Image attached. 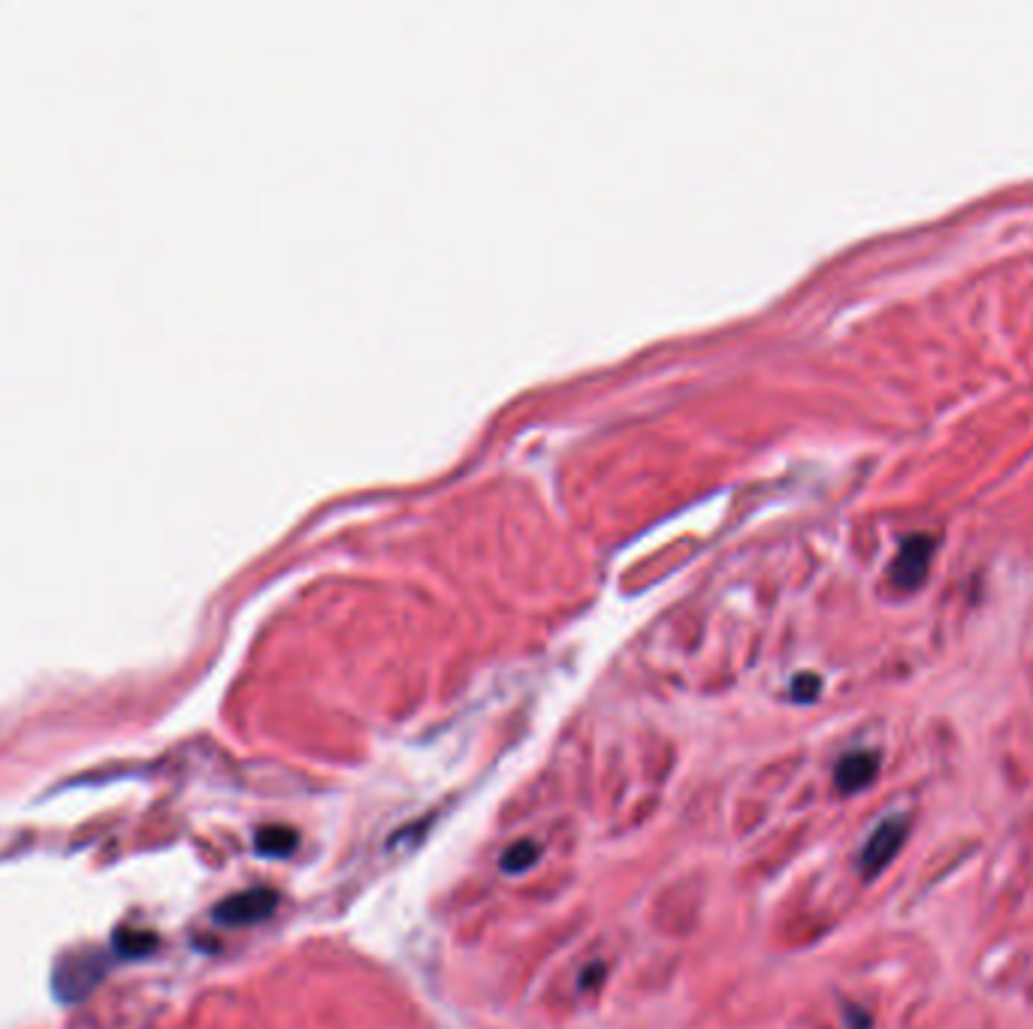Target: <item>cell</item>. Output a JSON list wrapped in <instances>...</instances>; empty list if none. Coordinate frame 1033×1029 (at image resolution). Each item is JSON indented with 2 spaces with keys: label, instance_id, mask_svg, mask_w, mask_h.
<instances>
[{
  "label": "cell",
  "instance_id": "cell-1",
  "mask_svg": "<svg viewBox=\"0 0 1033 1029\" xmlns=\"http://www.w3.org/2000/svg\"><path fill=\"white\" fill-rule=\"evenodd\" d=\"M906 833H910V822L904 815H889L876 831L868 836V843L861 845L859 852V873L861 879H876L894 857L901 855V848L906 843Z\"/></svg>",
  "mask_w": 1033,
  "mask_h": 1029
},
{
  "label": "cell",
  "instance_id": "cell-2",
  "mask_svg": "<svg viewBox=\"0 0 1033 1029\" xmlns=\"http://www.w3.org/2000/svg\"><path fill=\"white\" fill-rule=\"evenodd\" d=\"M279 897L267 888H251V891L233 893L227 900L215 909V921H222L227 927H248L267 921L269 914L276 912Z\"/></svg>",
  "mask_w": 1033,
  "mask_h": 1029
},
{
  "label": "cell",
  "instance_id": "cell-3",
  "mask_svg": "<svg viewBox=\"0 0 1033 1029\" xmlns=\"http://www.w3.org/2000/svg\"><path fill=\"white\" fill-rule=\"evenodd\" d=\"M930 553H934V538H928V534H913V538H906L892 565L894 586H901V589H916L918 583L925 580V574H928Z\"/></svg>",
  "mask_w": 1033,
  "mask_h": 1029
},
{
  "label": "cell",
  "instance_id": "cell-4",
  "mask_svg": "<svg viewBox=\"0 0 1033 1029\" xmlns=\"http://www.w3.org/2000/svg\"><path fill=\"white\" fill-rule=\"evenodd\" d=\"M876 776H880V755L861 749V752H849L843 761L837 763L835 786L843 794H859L876 782Z\"/></svg>",
  "mask_w": 1033,
  "mask_h": 1029
},
{
  "label": "cell",
  "instance_id": "cell-5",
  "mask_svg": "<svg viewBox=\"0 0 1033 1029\" xmlns=\"http://www.w3.org/2000/svg\"><path fill=\"white\" fill-rule=\"evenodd\" d=\"M297 833L291 827H263L257 833V852L267 857H288L297 848Z\"/></svg>",
  "mask_w": 1033,
  "mask_h": 1029
},
{
  "label": "cell",
  "instance_id": "cell-6",
  "mask_svg": "<svg viewBox=\"0 0 1033 1029\" xmlns=\"http://www.w3.org/2000/svg\"><path fill=\"white\" fill-rule=\"evenodd\" d=\"M97 972L100 970H94V961H76V957H73V961L67 963V972H58V987L61 984H67V990H64L61 996H64V999H73V994H76V982H82V994H85V990L97 982V978H94Z\"/></svg>",
  "mask_w": 1033,
  "mask_h": 1029
},
{
  "label": "cell",
  "instance_id": "cell-7",
  "mask_svg": "<svg viewBox=\"0 0 1033 1029\" xmlns=\"http://www.w3.org/2000/svg\"><path fill=\"white\" fill-rule=\"evenodd\" d=\"M538 860V845L529 843V840H520V843H514L512 848H505V855H502V869H508V873H523V869H529Z\"/></svg>",
  "mask_w": 1033,
  "mask_h": 1029
},
{
  "label": "cell",
  "instance_id": "cell-8",
  "mask_svg": "<svg viewBox=\"0 0 1033 1029\" xmlns=\"http://www.w3.org/2000/svg\"><path fill=\"white\" fill-rule=\"evenodd\" d=\"M822 683H819V676H813V673H801V676H795V683H792V694L798 697V701H813L816 694H819Z\"/></svg>",
  "mask_w": 1033,
  "mask_h": 1029
}]
</instances>
